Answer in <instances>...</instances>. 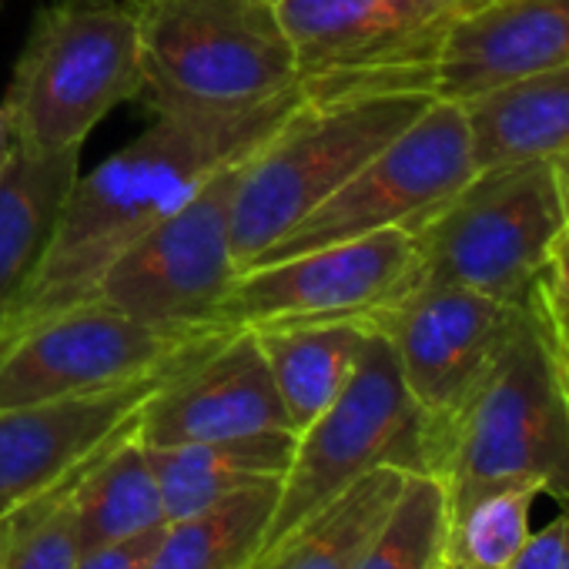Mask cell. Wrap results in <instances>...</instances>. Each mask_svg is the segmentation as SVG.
I'll return each mask as SVG.
<instances>
[{"mask_svg": "<svg viewBox=\"0 0 569 569\" xmlns=\"http://www.w3.org/2000/svg\"><path fill=\"white\" fill-rule=\"evenodd\" d=\"M526 316L529 309L496 302L459 284L419 281L409 296L382 309L369 329L392 346L406 389L429 429L492 369Z\"/></svg>", "mask_w": 569, "mask_h": 569, "instance_id": "obj_13", "label": "cell"}, {"mask_svg": "<svg viewBox=\"0 0 569 569\" xmlns=\"http://www.w3.org/2000/svg\"><path fill=\"white\" fill-rule=\"evenodd\" d=\"M372 329L366 322H302L258 329L254 339L271 369L296 436L312 426L349 386Z\"/></svg>", "mask_w": 569, "mask_h": 569, "instance_id": "obj_19", "label": "cell"}, {"mask_svg": "<svg viewBox=\"0 0 569 569\" xmlns=\"http://www.w3.org/2000/svg\"><path fill=\"white\" fill-rule=\"evenodd\" d=\"M244 158L218 168L181 208L138 238L101 274L94 299L161 326H221L214 312L238 274L231 204Z\"/></svg>", "mask_w": 569, "mask_h": 569, "instance_id": "obj_12", "label": "cell"}, {"mask_svg": "<svg viewBox=\"0 0 569 569\" xmlns=\"http://www.w3.org/2000/svg\"><path fill=\"white\" fill-rule=\"evenodd\" d=\"M161 536H164V526L148 529L141 536H131V539H121V542L88 549V552H81L74 569H148Z\"/></svg>", "mask_w": 569, "mask_h": 569, "instance_id": "obj_28", "label": "cell"}, {"mask_svg": "<svg viewBox=\"0 0 569 569\" xmlns=\"http://www.w3.org/2000/svg\"><path fill=\"white\" fill-rule=\"evenodd\" d=\"M306 101L332 104L389 91H429L456 14L426 0H274Z\"/></svg>", "mask_w": 569, "mask_h": 569, "instance_id": "obj_8", "label": "cell"}, {"mask_svg": "<svg viewBox=\"0 0 569 569\" xmlns=\"http://www.w3.org/2000/svg\"><path fill=\"white\" fill-rule=\"evenodd\" d=\"M296 432H258L241 439L188 442L168 449H148L164 496L168 522L191 516L248 486L284 479L296 456Z\"/></svg>", "mask_w": 569, "mask_h": 569, "instance_id": "obj_20", "label": "cell"}, {"mask_svg": "<svg viewBox=\"0 0 569 569\" xmlns=\"http://www.w3.org/2000/svg\"><path fill=\"white\" fill-rule=\"evenodd\" d=\"M91 4H121V8H138L141 0H91Z\"/></svg>", "mask_w": 569, "mask_h": 569, "instance_id": "obj_35", "label": "cell"}, {"mask_svg": "<svg viewBox=\"0 0 569 569\" xmlns=\"http://www.w3.org/2000/svg\"><path fill=\"white\" fill-rule=\"evenodd\" d=\"M566 224L552 161L479 168L412 234L422 281L529 309Z\"/></svg>", "mask_w": 569, "mask_h": 569, "instance_id": "obj_6", "label": "cell"}, {"mask_svg": "<svg viewBox=\"0 0 569 569\" xmlns=\"http://www.w3.org/2000/svg\"><path fill=\"white\" fill-rule=\"evenodd\" d=\"M281 479L231 492L191 516L171 519L148 569H248L261 556Z\"/></svg>", "mask_w": 569, "mask_h": 569, "instance_id": "obj_23", "label": "cell"}, {"mask_svg": "<svg viewBox=\"0 0 569 569\" xmlns=\"http://www.w3.org/2000/svg\"><path fill=\"white\" fill-rule=\"evenodd\" d=\"M248 569H258V562H254V566H248Z\"/></svg>", "mask_w": 569, "mask_h": 569, "instance_id": "obj_39", "label": "cell"}, {"mask_svg": "<svg viewBox=\"0 0 569 569\" xmlns=\"http://www.w3.org/2000/svg\"><path fill=\"white\" fill-rule=\"evenodd\" d=\"M472 174L476 161L462 104L432 98L399 138L366 161L306 221L278 238L254 264L352 241L382 228L416 231Z\"/></svg>", "mask_w": 569, "mask_h": 569, "instance_id": "obj_11", "label": "cell"}, {"mask_svg": "<svg viewBox=\"0 0 569 569\" xmlns=\"http://www.w3.org/2000/svg\"><path fill=\"white\" fill-rule=\"evenodd\" d=\"M556 376H559V389H562V399H566V412H569V379L559 372V366H556Z\"/></svg>", "mask_w": 569, "mask_h": 569, "instance_id": "obj_36", "label": "cell"}, {"mask_svg": "<svg viewBox=\"0 0 569 569\" xmlns=\"http://www.w3.org/2000/svg\"><path fill=\"white\" fill-rule=\"evenodd\" d=\"M429 91H389L332 104L302 101L244 164L231 204L238 271L329 201L366 161L399 138L432 101Z\"/></svg>", "mask_w": 569, "mask_h": 569, "instance_id": "obj_4", "label": "cell"}, {"mask_svg": "<svg viewBox=\"0 0 569 569\" xmlns=\"http://www.w3.org/2000/svg\"><path fill=\"white\" fill-rule=\"evenodd\" d=\"M81 174V148L24 154L0 174V339L54 238L61 208Z\"/></svg>", "mask_w": 569, "mask_h": 569, "instance_id": "obj_17", "label": "cell"}, {"mask_svg": "<svg viewBox=\"0 0 569 569\" xmlns=\"http://www.w3.org/2000/svg\"><path fill=\"white\" fill-rule=\"evenodd\" d=\"M449 502L436 476L409 472L392 512L359 556L356 569H439L446 562Z\"/></svg>", "mask_w": 569, "mask_h": 569, "instance_id": "obj_24", "label": "cell"}, {"mask_svg": "<svg viewBox=\"0 0 569 569\" xmlns=\"http://www.w3.org/2000/svg\"><path fill=\"white\" fill-rule=\"evenodd\" d=\"M188 362L94 392L0 409V519L64 482L108 442L134 432L151 396Z\"/></svg>", "mask_w": 569, "mask_h": 569, "instance_id": "obj_14", "label": "cell"}, {"mask_svg": "<svg viewBox=\"0 0 569 569\" xmlns=\"http://www.w3.org/2000/svg\"><path fill=\"white\" fill-rule=\"evenodd\" d=\"M539 289L559 302L562 309H569V221L562 224V234L552 248V258H549V268L546 274L539 278Z\"/></svg>", "mask_w": 569, "mask_h": 569, "instance_id": "obj_30", "label": "cell"}, {"mask_svg": "<svg viewBox=\"0 0 569 569\" xmlns=\"http://www.w3.org/2000/svg\"><path fill=\"white\" fill-rule=\"evenodd\" d=\"M84 466L74 469L64 482H58L44 496L11 512V546L4 556V569H74L78 566L81 536H78V509H74L71 492Z\"/></svg>", "mask_w": 569, "mask_h": 569, "instance_id": "obj_26", "label": "cell"}, {"mask_svg": "<svg viewBox=\"0 0 569 569\" xmlns=\"http://www.w3.org/2000/svg\"><path fill=\"white\" fill-rule=\"evenodd\" d=\"M479 168L569 154V64H556L462 101Z\"/></svg>", "mask_w": 569, "mask_h": 569, "instance_id": "obj_18", "label": "cell"}, {"mask_svg": "<svg viewBox=\"0 0 569 569\" xmlns=\"http://www.w3.org/2000/svg\"><path fill=\"white\" fill-rule=\"evenodd\" d=\"M134 14L151 118H231L302 88L274 0H141Z\"/></svg>", "mask_w": 569, "mask_h": 569, "instance_id": "obj_3", "label": "cell"}, {"mask_svg": "<svg viewBox=\"0 0 569 569\" xmlns=\"http://www.w3.org/2000/svg\"><path fill=\"white\" fill-rule=\"evenodd\" d=\"M426 476L442 482L449 519L509 486L569 506V412L532 309L472 392L426 429Z\"/></svg>", "mask_w": 569, "mask_h": 569, "instance_id": "obj_2", "label": "cell"}, {"mask_svg": "<svg viewBox=\"0 0 569 569\" xmlns=\"http://www.w3.org/2000/svg\"><path fill=\"white\" fill-rule=\"evenodd\" d=\"M506 569H569V506H559L546 526L532 529Z\"/></svg>", "mask_w": 569, "mask_h": 569, "instance_id": "obj_27", "label": "cell"}, {"mask_svg": "<svg viewBox=\"0 0 569 569\" xmlns=\"http://www.w3.org/2000/svg\"><path fill=\"white\" fill-rule=\"evenodd\" d=\"M0 4H4V0H0Z\"/></svg>", "mask_w": 569, "mask_h": 569, "instance_id": "obj_41", "label": "cell"}, {"mask_svg": "<svg viewBox=\"0 0 569 569\" xmlns=\"http://www.w3.org/2000/svg\"><path fill=\"white\" fill-rule=\"evenodd\" d=\"M439 569H462V566H452V562H442Z\"/></svg>", "mask_w": 569, "mask_h": 569, "instance_id": "obj_37", "label": "cell"}, {"mask_svg": "<svg viewBox=\"0 0 569 569\" xmlns=\"http://www.w3.org/2000/svg\"><path fill=\"white\" fill-rule=\"evenodd\" d=\"M556 168V181H559V191H562V204H566V221H569V154L552 161Z\"/></svg>", "mask_w": 569, "mask_h": 569, "instance_id": "obj_32", "label": "cell"}, {"mask_svg": "<svg viewBox=\"0 0 569 569\" xmlns=\"http://www.w3.org/2000/svg\"><path fill=\"white\" fill-rule=\"evenodd\" d=\"M258 569H261V562H258Z\"/></svg>", "mask_w": 569, "mask_h": 569, "instance_id": "obj_40", "label": "cell"}, {"mask_svg": "<svg viewBox=\"0 0 569 569\" xmlns=\"http://www.w3.org/2000/svg\"><path fill=\"white\" fill-rule=\"evenodd\" d=\"M382 466L426 472V416L406 389L392 346L372 332L349 386L296 439L261 556L319 506Z\"/></svg>", "mask_w": 569, "mask_h": 569, "instance_id": "obj_7", "label": "cell"}, {"mask_svg": "<svg viewBox=\"0 0 569 569\" xmlns=\"http://www.w3.org/2000/svg\"><path fill=\"white\" fill-rule=\"evenodd\" d=\"M409 472L382 466L306 516L258 562L261 569H356L359 556L392 512Z\"/></svg>", "mask_w": 569, "mask_h": 569, "instance_id": "obj_22", "label": "cell"}, {"mask_svg": "<svg viewBox=\"0 0 569 569\" xmlns=\"http://www.w3.org/2000/svg\"><path fill=\"white\" fill-rule=\"evenodd\" d=\"M231 332L228 326H161L91 299L0 349V409L134 382L198 359Z\"/></svg>", "mask_w": 569, "mask_h": 569, "instance_id": "obj_9", "label": "cell"}, {"mask_svg": "<svg viewBox=\"0 0 569 569\" xmlns=\"http://www.w3.org/2000/svg\"><path fill=\"white\" fill-rule=\"evenodd\" d=\"M278 429L296 432L251 329H234L214 349L188 362L151 396L138 419V439L148 449Z\"/></svg>", "mask_w": 569, "mask_h": 569, "instance_id": "obj_15", "label": "cell"}, {"mask_svg": "<svg viewBox=\"0 0 569 569\" xmlns=\"http://www.w3.org/2000/svg\"><path fill=\"white\" fill-rule=\"evenodd\" d=\"M8 546H11V516H8V519H0V569H4Z\"/></svg>", "mask_w": 569, "mask_h": 569, "instance_id": "obj_34", "label": "cell"}, {"mask_svg": "<svg viewBox=\"0 0 569 569\" xmlns=\"http://www.w3.org/2000/svg\"><path fill=\"white\" fill-rule=\"evenodd\" d=\"M306 101L292 91L231 118H154L144 134L78 174L41 268L18 302L0 349L38 322L94 299L101 274L158 221L181 208L201 181L251 154Z\"/></svg>", "mask_w": 569, "mask_h": 569, "instance_id": "obj_1", "label": "cell"}, {"mask_svg": "<svg viewBox=\"0 0 569 569\" xmlns=\"http://www.w3.org/2000/svg\"><path fill=\"white\" fill-rule=\"evenodd\" d=\"M141 94V34L134 8L58 0L24 41L0 104L24 154L84 148L88 134Z\"/></svg>", "mask_w": 569, "mask_h": 569, "instance_id": "obj_5", "label": "cell"}, {"mask_svg": "<svg viewBox=\"0 0 569 569\" xmlns=\"http://www.w3.org/2000/svg\"><path fill=\"white\" fill-rule=\"evenodd\" d=\"M536 486H509L479 496L449 519L446 562L462 569H506L532 536Z\"/></svg>", "mask_w": 569, "mask_h": 569, "instance_id": "obj_25", "label": "cell"}, {"mask_svg": "<svg viewBox=\"0 0 569 569\" xmlns=\"http://www.w3.org/2000/svg\"><path fill=\"white\" fill-rule=\"evenodd\" d=\"M11 154H14V138H11V128H8L4 111H0V174H4V168H8V161H11Z\"/></svg>", "mask_w": 569, "mask_h": 569, "instance_id": "obj_31", "label": "cell"}, {"mask_svg": "<svg viewBox=\"0 0 569 569\" xmlns=\"http://www.w3.org/2000/svg\"><path fill=\"white\" fill-rule=\"evenodd\" d=\"M529 309L536 312L539 326H542V336L549 342V352H552V362L559 366V372L569 379V309H562L559 302H552L539 284L529 299Z\"/></svg>", "mask_w": 569, "mask_h": 569, "instance_id": "obj_29", "label": "cell"}, {"mask_svg": "<svg viewBox=\"0 0 569 569\" xmlns=\"http://www.w3.org/2000/svg\"><path fill=\"white\" fill-rule=\"evenodd\" d=\"M556 64H569V0H489L449 21L432 94L462 104Z\"/></svg>", "mask_w": 569, "mask_h": 569, "instance_id": "obj_16", "label": "cell"}, {"mask_svg": "<svg viewBox=\"0 0 569 569\" xmlns=\"http://www.w3.org/2000/svg\"><path fill=\"white\" fill-rule=\"evenodd\" d=\"M426 4H432L439 11H449V14H462V11H469L476 4V0H426Z\"/></svg>", "mask_w": 569, "mask_h": 569, "instance_id": "obj_33", "label": "cell"}, {"mask_svg": "<svg viewBox=\"0 0 569 569\" xmlns=\"http://www.w3.org/2000/svg\"><path fill=\"white\" fill-rule=\"evenodd\" d=\"M81 552L168 526L164 496L138 429L104 446L74 482Z\"/></svg>", "mask_w": 569, "mask_h": 569, "instance_id": "obj_21", "label": "cell"}, {"mask_svg": "<svg viewBox=\"0 0 569 569\" xmlns=\"http://www.w3.org/2000/svg\"><path fill=\"white\" fill-rule=\"evenodd\" d=\"M422 281L416 234L382 228L352 241L241 268L214 312L228 329L372 322Z\"/></svg>", "mask_w": 569, "mask_h": 569, "instance_id": "obj_10", "label": "cell"}, {"mask_svg": "<svg viewBox=\"0 0 569 569\" xmlns=\"http://www.w3.org/2000/svg\"><path fill=\"white\" fill-rule=\"evenodd\" d=\"M479 4H489V0H476V4H472V8H479ZM472 8H469V11H472Z\"/></svg>", "mask_w": 569, "mask_h": 569, "instance_id": "obj_38", "label": "cell"}]
</instances>
